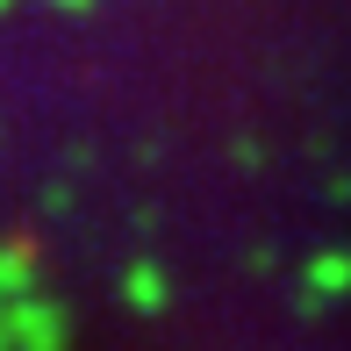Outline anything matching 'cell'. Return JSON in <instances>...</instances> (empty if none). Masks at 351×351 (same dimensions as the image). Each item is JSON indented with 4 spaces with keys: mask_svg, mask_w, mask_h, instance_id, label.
<instances>
[]
</instances>
